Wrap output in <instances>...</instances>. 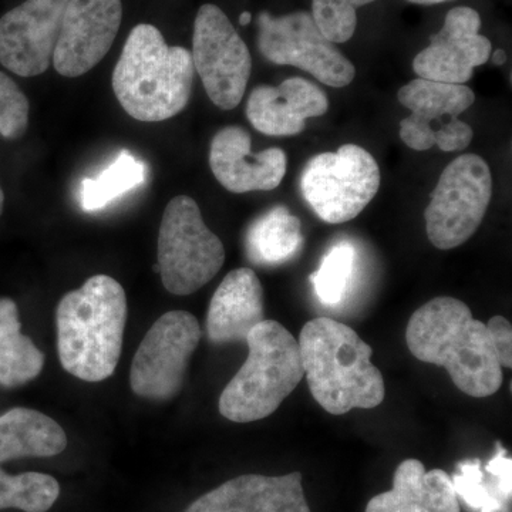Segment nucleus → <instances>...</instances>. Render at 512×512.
I'll return each instance as SVG.
<instances>
[{
	"instance_id": "f257e3e1",
	"label": "nucleus",
	"mask_w": 512,
	"mask_h": 512,
	"mask_svg": "<svg viewBox=\"0 0 512 512\" xmlns=\"http://www.w3.org/2000/svg\"><path fill=\"white\" fill-rule=\"evenodd\" d=\"M406 342L416 359L444 367L467 396L484 399L503 384V367L487 326L456 298L440 296L417 309L407 325Z\"/></svg>"
},
{
	"instance_id": "f03ea898",
	"label": "nucleus",
	"mask_w": 512,
	"mask_h": 512,
	"mask_svg": "<svg viewBox=\"0 0 512 512\" xmlns=\"http://www.w3.org/2000/svg\"><path fill=\"white\" fill-rule=\"evenodd\" d=\"M56 322L57 352L64 370L84 382L109 379L119 365L126 329L123 286L111 276H92L82 288L63 296Z\"/></svg>"
},
{
	"instance_id": "7ed1b4c3",
	"label": "nucleus",
	"mask_w": 512,
	"mask_h": 512,
	"mask_svg": "<svg viewBox=\"0 0 512 512\" xmlns=\"http://www.w3.org/2000/svg\"><path fill=\"white\" fill-rule=\"evenodd\" d=\"M298 343L309 390L326 412L342 416L383 403L386 389L373 350L350 326L316 318L303 326Z\"/></svg>"
},
{
	"instance_id": "20e7f679",
	"label": "nucleus",
	"mask_w": 512,
	"mask_h": 512,
	"mask_svg": "<svg viewBox=\"0 0 512 512\" xmlns=\"http://www.w3.org/2000/svg\"><path fill=\"white\" fill-rule=\"evenodd\" d=\"M191 52L168 46L156 26L131 30L113 72V90L128 116L158 123L177 116L190 101L194 84Z\"/></svg>"
},
{
	"instance_id": "39448f33",
	"label": "nucleus",
	"mask_w": 512,
	"mask_h": 512,
	"mask_svg": "<svg viewBox=\"0 0 512 512\" xmlns=\"http://www.w3.org/2000/svg\"><path fill=\"white\" fill-rule=\"evenodd\" d=\"M248 359L220 397V413L235 423L266 419L305 377L298 340L276 320L249 333Z\"/></svg>"
},
{
	"instance_id": "423d86ee",
	"label": "nucleus",
	"mask_w": 512,
	"mask_h": 512,
	"mask_svg": "<svg viewBox=\"0 0 512 512\" xmlns=\"http://www.w3.org/2000/svg\"><path fill=\"white\" fill-rule=\"evenodd\" d=\"M225 261L221 239L205 225L197 202L178 195L168 202L158 234V271L173 295L197 292L215 278Z\"/></svg>"
},
{
	"instance_id": "0eeeda50",
	"label": "nucleus",
	"mask_w": 512,
	"mask_h": 512,
	"mask_svg": "<svg viewBox=\"0 0 512 512\" xmlns=\"http://www.w3.org/2000/svg\"><path fill=\"white\" fill-rule=\"evenodd\" d=\"M379 188V164L369 151L356 144L312 157L301 175L303 198L328 224H343L356 218Z\"/></svg>"
},
{
	"instance_id": "6e6552de",
	"label": "nucleus",
	"mask_w": 512,
	"mask_h": 512,
	"mask_svg": "<svg viewBox=\"0 0 512 512\" xmlns=\"http://www.w3.org/2000/svg\"><path fill=\"white\" fill-rule=\"evenodd\" d=\"M493 197V175L483 157L464 154L447 165L427 205L426 231L434 247L453 249L476 234Z\"/></svg>"
},
{
	"instance_id": "1a4fd4ad",
	"label": "nucleus",
	"mask_w": 512,
	"mask_h": 512,
	"mask_svg": "<svg viewBox=\"0 0 512 512\" xmlns=\"http://www.w3.org/2000/svg\"><path fill=\"white\" fill-rule=\"evenodd\" d=\"M400 103L412 114L400 123V138L407 147L444 153L461 151L473 141V128L458 116L473 106L476 94L466 84L414 79L399 90Z\"/></svg>"
},
{
	"instance_id": "9d476101",
	"label": "nucleus",
	"mask_w": 512,
	"mask_h": 512,
	"mask_svg": "<svg viewBox=\"0 0 512 512\" xmlns=\"http://www.w3.org/2000/svg\"><path fill=\"white\" fill-rule=\"evenodd\" d=\"M191 56L212 103L221 110L238 107L251 77L252 57L218 6L207 3L198 10Z\"/></svg>"
},
{
	"instance_id": "9b49d317",
	"label": "nucleus",
	"mask_w": 512,
	"mask_h": 512,
	"mask_svg": "<svg viewBox=\"0 0 512 512\" xmlns=\"http://www.w3.org/2000/svg\"><path fill=\"white\" fill-rule=\"evenodd\" d=\"M258 28L259 52L269 62L298 67L336 89L349 86L355 79V66L323 36L311 13L293 12L275 18L261 12Z\"/></svg>"
},
{
	"instance_id": "f8f14e48",
	"label": "nucleus",
	"mask_w": 512,
	"mask_h": 512,
	"mask_svg": "<svg viewBox=\"0 0 512 512\" xmlns=\"http://www.w3.org/2000/svg\"><path fill=\"white\" fill-rule=\"evenodd\" d=\"M201 339L200 323L191 313H165L148 330L133 366L131 389L147 399H171L183 387L192 353Z\"/></svg>"
},
{
	"instance_id": "ddd939ff",
	"label": "nucleus",
	"mask_w": 512,
	"mask_h": 512,
	"mask_svg": "<svg viewBox=\"0 0 512 512\" xmlns=\"http://www.w3.org/2000/svg\"><path fill=\"white\" fill-rule=\"evenodd\" d=\"M69 0H26L0 19V63L20 77L49 69Z\"/></svg>"
},
{
	"instance_id": "4468645a",
	"label": "nucleus",
	"mask_w": 512,
	"mask_h": 512,
	"mask_svg": "<svg viewBox=\"0 0 512 512\" xmlns=\"http://www.w3.org/2000/svg\"><path fill=\"white\" fill-rule=\"evenodd\" d=\"M123 19L121 0H69L53 55L63 77L83 76L110 52Z\"/></svg>"
},
{
	"instance_id": "2eb2a0df",
	"label": "nucleus",
	"mask_w": 512,
	"mask_h": 512,
	"mask_svg": "<svg viewBox=\"0 0 512 512\" xmlns=\"http://www.w3.org/2000/svg\"><path fill=\"white\" fill-rule=\"evenodd\" d=\"M477 10L460 6L447 13L444 26L430 36V45L414 57L413 70L420 79L464 84L474 69L490 60L493 45L480 35Z\"/></svg>"
},
{
	"instance_id": "dca6fc26",
	"label": "nucleus",
	"mask_w": 512,
	"mask_h": 512,
	"mask_svg": "<svg viewBox=\"0 0 512 512\" xmlns=\"http://www.w3.org/2000/svg\"><path fill=\"white\" fill-rule=\"evenodd\" d=\"M251 136L238 126L222 128L211 141L210 165L218 183L234 194L272 191L281 185L288 158L281 148L251 151Z\"/></svg>"
},
{
	"instance_id": "f3484780",
	"label": "nucleus",
	"mask_w": 512,
	"mask_h": 512,
	"mask_svg": "<svg viewBox=\"0 0 512 512\" xmlns=\"http://www.w3.org/2000/svg\"><path fill=\"white\" fill-rule=\"evenodd\" d=\"M329 100L320 87L302 77H291L279 86H258L249 94L247 117L265 136L291 137L302 133L306 120L320 117Z\"/></svg>"
},
{
	"instance_id": "a211bd4d",
	"label": "nucleus",
	"mask_w": 512,
	"mask_h": 512,
	"mask_svg": "<svg viewBox=\"0 0 512 512\" xmlns=\"http://www.w3.org/2000/svg\"><path fill=\"white\" fill-rule=\"evenodd\" d=\"M185 512H311L299 471L281 477L247 474L202 495Z\"/></svg>"
},
{
	"instance_id": "6ab92c4d",
	"label": "nucleus",
	"mask_w": 512,
	"mask_h": 512,
	"mask_svg": "<svg viewBox=\"0 0 512 512\" xmlns=\"http://www.w3.org/2000/svg\"><path fill=\"white\" fill-rule=\"evenodd\" d=\"M265 320L264 289L255 272L239 268L229 272L212 296L207 333L212 343L242 342Z\"/></svg>"
},
{
	"instance_id": "aec40b11",
	"label": "nucleus",
	"mask_w": 512,
	"mask_h": 512,
	"mask_svg": "<svg viewBox=\"0 0 512 512\" xmlns=\"http://www.w3.org/2000/svg\"><path fill=\"white\" fill-rule=\"evenodd\" d=\"M366 512H461V508L446 471H426L421 461L409 458L397 467L392 490L373 497Z\"/></svg>"
},
{
	"instance_id": "412c9836",
	"label": "nucleus",
	"mask_w": 512,
	"mask_h": 512,
	"mask_svg": "<svg viewBox=\"0 0 512 512\" xmlns=\"http://www.w3.org/2000/svg\"><path fill=\"white\" fill-rule=\"evenodd\" d=\"M494 457L481 466L478 458L458 464L451 478L458 500L478 512H508L512 497V460L500 441Z\"/></svg>"
},
{
	"instance_id": "4be33fe9",
	"label": "nucleus",
	"mask_w": 512,
	"mask_h": 512,
	"mask_svg": "<svg viewBox=\"0 0 512 512\" xmlns=\"http://www.w3.org/2000/svg\"><path fill=\"white\" fill-rule=\"evenodd\" d=\"M67 436L55 420L37 410L16 409L0 416V463L63 453Z\"/></svg>"
},
{
	"instance_id": "5701e85b",
	"label": "nucleus",
	"mask_w": 512,
	"mask_h": 512,
	"mask_svg": "<svg viewBox=\"0 0 512 512\" xmlns=\"http://www.w3.org/2000/svg\"><path fill=\"white\" fill-rule=\"evenodd\" d=\"M303 247L302 224L284 205L256 218L245 235L248 258L256 265L284 264Z\"/></svg>"
},
{
	"instance_id": "b1692460",
	"label": "nucleus",
	"mask_w": 512,
	"mask_h": 512,
	"mask_svg": "<svg viewBox=\"0 0 512 512\" xmlns=\"http://www.w3.org/2000/svg\"><path fill=\"white\" fill-rule=\"evenodd\" d=\"M45 366V353L23 335L16 303L0 298V384L22 386L32 382Z\"/></svg>"
},
{
	"instance_id": "393cba45",
	"label": "nucleus",
	"mask_w": 512,
	"mask_h": 512,
	"mask_svg": "<svg viewBox=\"0 0 512 512\" xmlns=\"http://www.w3.org/2000/svg\"><path fill=\"white\" fill-rule=\"evenodd\" d=\"M146 165L138 161L128 150H123L110 167L96 178L82 181V208L84 211H99L110 202L134 190L144 183Z\"/></svg>"
},
{
	"instance_id": "a878e982",
	"label": "nucleus",
	"mask_w": 512,
	"mask_h": 512,
	"mask_svg": "<svg viewBox=\"0 0 512 512\" xmlns=\"http://www.w3.org/2000/svg\"><path fill=\"white\" fill-rule=\"evenodd\" d=\"M60 495L56 478L42 473L9 476L0 470V510L16 508L25 512H47Z\"/></svg>"
},
{
	"instance_id": "bb28decb",
	"label": "nucleus",
	"mask_w": 512,
	"mask_h": 512,
	"mask_svg": "<svg viewBox=\"0 0 512 512\" xmlns=\"http://www.w3.org/2000/svg\"><path fill=\"white\" fill-rule=\"evenodd\" d=\"M356 251L348 241L339 242L323 256L318 271L311 275L313 291L323 305L335 306L349 292L355 272Z\"/></svg>"
},
{
	"instance_id": "cd10ccee",
	"label": "nucleus",
	"mask_w": 512,
	"mask_h": 512,
	"mask_svg": "<svg viewBox=\"0 0 512 512\" xmlns=\"http://www.w3.org/2000/svg\"><path fill=\"white\" fill-rule=\"evenodd\" d=\"M375 0H312V18L330 42L345 43L356 32V9Z\"/></svg>"
},
{
	"instance_id": "c85d7f7f",
	"label": "nucleus",
	"mask_w": 512,
	"mask_h": 512,
	"mask_svg": "<svg viewBox=\"0 0 512 512\" xmlns=\"http://www.w3.org/2000/svg\"><path fill=\"white\" fill-rule=\"evenodd\" d=\"M29 100L18 84L0 72V136L16 140L29 126Z\"/></svg>"
},
{
	"instance_id": "c756f323",
	"label": "nucleus",
	"mask_w": 512,
	"mask_h": 512,
	"mask_svg": "<svg viewBox=\"0 0 512 512\" xmlns=\"http://www.w3.org/2000/svg\"><path fill=\"white\" fill-rule=\"evenodd\" d=\"M488 335L493 343L495 355L501 367L512 366V328L511 323L503 316H494L487 323Z\"/></svg>"
},
{
	"instance_id": "7c9ffc66",
	"label": "nucleus",
	"mask_w": 512,
	"mask_h": 512,
	"mask_svg": "<svg viewBox=\"0 0 512 512\" xmlns=\"http://www.w3.org/2000/svg\"><path fill=\"white\" fill-rule=\"evenodd\" d=\"M491 56H493L495 66H503V64L507 62V53H505L503 49L495 50L494 53H491Z\"/></svg>"
},
{
	"instance_id": "2f4dec72",
	"label": "nucleus",
	"mask_w": 512,
	"mask_h": 512,
	"mask_svg": "<svg viewBox=\"0 0 512 512\" xmlns=\"http://www.w3.org/2000/svg\"><path fill=\"white\" fill-rule=\"evenodd\" d=\"M252 13L251 12H242L241 16H239V25L247 26L251 23Z\"/></svg>"
},
{
	"instance_id": "473e14b6",
	"label": "nucleus",
	"mask_w": 512,
	"mask_h": 512,
	"mask_svg": "<svg viewBox=\"0 0 512 512\" xmlns=\"http://www.w3.org/2000/svg\"><path fill=\"white\" fill-rule=\"evenodd\" d=\"M410 3H416V5H437V3L447 2V0H407Z\"/></svg>"
},
{
	"instance_id": "72a5a7b5",
	"label": "nucleus",
	"mask_w": 512,
	"mask_h": 512,
	"mask_svg": "<svg viewBox=\"0 0 512 512\" xmlns=\"http://www.w3.org/2000/svg\"><path fill=\"white\" fill-rule=\"evenodd\" d=\"M3 204H5V194H3L2 187H0V215L3 212Z\"/></svg>"
}]
</instances>
